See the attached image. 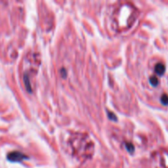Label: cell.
<instances>
[{
  "mask_svg": "<svg viewBox=\"0 0 168 168\" xmlns=\"http://www.w3.org/2000/svg\"><path fill=\"white\" fill-rule=\"evenodd\" d=\"M7 158L8 161L12 162H21L24 159L27 158V157L25 154L18 151H14V152L10 153L8 154Z\"/></svg>",
  "mask_w": 168,
  "mask_h": 168,
  "instance_id": "cell-1",
  "label": "cell"
},
{
  "mask_svg": "<svg viewBox=\"0 0 168 168\" xmlns=\"http://www.w3.org/2000/svg\"><path fill=\"white\" fill-rule=\"evenodd\" d=\"M165 66L162 63H158L155 66V72L159 75H162L165 72Z\"/></svg>",
  "mask_w": 168,
  "mask_h": 168,
  "instance_id": "cell-2",
  "label": "cell"
},
{
  "mask_svg": "<svg viewBox=\"0 0 168 168\" xmlns=\"http://www.w3.org/2000/svg\"><path fill=\"white\" fill-rule=\"evenodd\" d=\"M150 83L153 86H157L158 84V80L156 76H152L150 79Z\"/></svg>",
  "mask_w": 168,
  "mask_h": 168,
  "instance_id": "cell-3",
  "label": "cell"
},
{
  "mask_svg": "<svg viewBox=\"0 0 168 168\" xmlns=\"http://www.w3.org/2000/svg\"><path fill=\"white\" fill-rule=\"evenodd\" d=\"M161 103H162L163 105H167L168 104V96L167 94H163L161 97Z\"/></svg>",
  "mask_w": 168,
  "mask_h": 168,
  "instance_id": "cell-4",
  "label": "cell"
},
{
  "mask_svg": "<svg viewBox=\"0 0 168 168\" xmlns=\"http://www.w3.org/2000/svg\"><path fill=\"white\" fill-rule=\"evenodd\" d=\"M126 149H128L129 152H131V153H133V152H134V150H135L134 146L131 144H126Z\"/></svg>",
  "mask_w": 168,
  "mask_h": 168,
  "instance_id": "cell-5",
  "label": "cell"
}]
</instances>
